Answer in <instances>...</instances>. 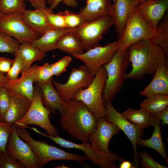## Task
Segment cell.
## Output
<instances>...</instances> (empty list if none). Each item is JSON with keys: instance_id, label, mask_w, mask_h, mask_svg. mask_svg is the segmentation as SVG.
Wrapping results in <instances>:
<instances>
[{"instance_id": "obj_1", "label": "cell", "mask_w": 168, "mask_h": 168, "mask_svg": "<svg viewBox=\"0 0 168 168\" xmlns=\"http://www.w3.org/2000/svg\"><path fill=\"white\" fill-rule=\"evenodd\" d=\"M128 50L132 68L125 74V80H139L146 74L154 76L158 68L168 64V58L163 49L148 40L133 44Z\"/></svg>"}, {"instance_id": "obj_2", "label": "cell", "mask_w": 168, "mask_h": 168, "mask_svg": "<svg viewBox=\"0 0 168 168\" xmlns=\"http://www.w3.org/2000/svg\"><path fill=\"white\" fill-rule=\"evenodd\" d=\"M66 103L67 112L65 116H61V128L82 142L88 141L89 134L96 128L97 119L82 101L72 99Z\"/></svg>"}, {"instance_id": "obj_3", "label": "cell", "mask_w": 168, "mask_h": 168, "mask_svg": "<svg viewBox=\"0 0 168 168\" xmlns=\"http://www.w3.org/2000/svg\"><path fill=\"white\" fill-rule=\"evenodd\" d=\"M15 130L19 137L31 148L35 156L39 168H43L47 163L53 160H66L82 162L87 160L85 156L65 151L44 141L35 140L26 128L16 126Z\"/></svg>"}, {"instance_id": "obj_4", "label": "cell", "mask_w": 168, "mask_h": 168, "mask_svg": "<svg viewBox=\"0 0 168 168\" xmlns=\"http://www.w3.org/2000/svg\"><path fill=\"white\" fill-rule=\"evenodd\" d=\"M128 49H118L111 60L103 65L107 74L102 93L104 102L111 101L122 88L130 62Z\"/></svg>"}, {"instance_id": "obj_5", "label": "cell", "mask_w": 168, "mask_h": 168, "mask_svg": "<svg viewBox=\"0 0 168 168\" xmlns=\"http://www.w3.org/2000/svg\"><path fill=\"white\" fill-rule=\"evenodd\" d=\"M107 77L106 70L102 66L95 74L91 84L86 88L78 90L73 96V99L83 102L97 119L105 118L106 115L102 93Z\"/></svg>"}, {"instance_id": "obj_6", "label": "cell", "mask_w": 168, "mask_h": 168, "mask_svg": "<svg viewBox=\"0 0 168 168\" xmlns=\"http://www.w3.org/2000/svg\"><path fill=\"white\" fill-rule=\"evenodd\" d=\"M41 91L37 85L34 87V93L31 105L25 115L14 123L16 127L30 124L38 126L44 129L46 134L52 136H59L58 131L51 123L49 115L50 111L43 104Z\"/></svg>"}, {"instance_id": "obj_7", "label": "cell", "mask_w": 168, "mask_h": 168, "mask_svg": "<svg viewBox=\"0 0 168 168\" xmlns=\"http://www.w3.org/2000/svg\"><path fill=\"white\" fill-rule=\"evenodd\" d=\"M39 134L48 138L60 146L68 148H74L82 151L85 156L91 163L98 165L102 168H114L117 167L115 163L117 161L120 162L124 159L114 152L110 151L108 153L100 152L95 149L89 141L82 142L77 144L67 140L59 136L54 137L49 136L40 131Z\"/></svg>"}, {"instance_id": "obj_8", "label": "cell", "mask_w": 168, "mask_h": 168, "mask_svg": "<svg viewBox=\"0 0 168 168\" xmlns=\"http://www.w3.org/2000/svg\"><path fill=\"white\" fill-rule=\"evenodd\" d=\"M154 31L135 8L128 20L120 36L117 41L118 49H127L131 45L140 41L148 40Z\"/></svg>"}, {"instance_id": "obj_9", "label": "cell", "mask_w": 168, "mask_h": 168, "mask_svg": "<svg viewBox=\"0 0 168 168\" xmlns=\"http://www.w3.org/2000/svg\"><path fill=\"white\" fill-rule=\"evenodd\" d=\"M114 25L112 17L108 16L86 22L82 25L73 28L70 32L80 39L84 50L87 51L100 46V42L103 35Z\"/></svg>"}, {"instance_id": "obj_10", "label": "cell", "mask_w": 168, "mask_h": 168, "mask_svg": "<svg viewBox=\"0 0 168 168\" xmlns=\"http://www.w3.org/2000/svg\"><path fill=\"white\" fill-rule=\"evenodd\" d=\"M0 31L13 37L21 44L32 42L40 36L24 21L21 12L3 13L0 18Z\"/></svg>"}, {"instance_id": "obj_11", "label": "cell", "mask_w": 168, "mask_h": 168, "mask_svg": "<svg viewBox=\"0 0 168 168\" xmlns=\"http://www.w3.org/2000/svg\"><path fill=\"white\" fill-rule=\"evenodd\" d=\"M95 76L85 65L72 68L68 81L63 84L53 81L55 88L65 102L73 99L75 93L81 88L87 87L92 82Z\"/></svg>"}, {"instance_id": "obj_12", "label": "cell", "mask_w": 168, "mask_h": 168, "mask_svg": "<svg viewBox=\"0 0 168 168\" xmlns=\"http://www.w3.org/2000/svg\"><path fill=\"white\" fill-rule=\"evenodd\" d=\"M111 102L108 100L104 102L106 111L105 118L108 121L116 125L131 141L134 148L132 163L135 168H138L140 163L137 151V142L144 135L143 129L130 123L116 110Z\"/></svg>"}, {"instance_id": "obj_13", "label": "cell", "mask_w": 168, "mask_h": 168, "mask_svg": "<svg viewBox=\"0 0 168 168\" xmlns=\"http://www.w3.org/2000/svg\"><path fill=\"white\" fill-rule=\"evenodd\" d=\"M118 49L117 41L104 46H97L80 54H74V58L83 62L90 72L95 76L99 68L112 59Z\"/></svg>"}, {"instance_id": "obj_14", "label": "cell", "mask_w": 168, "mask_h": 168, "mask_svg": "<svg viewBox=\"0 0 168 168\" xmlns=\"http://www.w3.org/2000/svg\"><path fill=\"white\" fill-rule=\"evenodd\" d=\"M15 126L6 146L7 152L26 168H39L35 156L30 145L18 135Z\"/></svg>"}, {"instance_id": "obj_15", "label": "cell", "mask_w": 168, "mask_h": 168, "mask_svg": "<svg viewBox=\"0 0 168 168\" xmlns=\"http://www.w3.org/2000/svg\"><path fill=\"white\" fill-rule=\"evenodd\" d=\"M120 129L114 124L108 121L105 118L97 119L95 130L88 137L91 144L96 150L108 153L110 142L112 137L118 134Z\"/></svg>"}, {"instance_id": "obj_16", "label": "cell", "mask_w": 168, "mask_h": 168, "mask_svg": "<svg viewBox=\"0 0 168 168\" xmlns=\"http://www.w3.org/2000/svg\"><path fill=\"white\" fill-rule=\"evenodd\" d=\"M135 9L155 30L167 11L168 0H147L138 4Z\"/></svg>"}, {"instance_id": "obj_17", "label": "cell", "mask_w": 168, "mask_h": 168, "mask_svg": "<svg viewBox=\"0 0 168 168\" xmlns=\"http://www.w3.org/2000/svg\"><path fill=\"white\" fill-rule=\"evenodd\" d=\"M35 83L41 90L42 101L44 106L53 114L57 110L61 116H65L67 112L66 103L54 87L53 77L46 82Z\"/></svg>"}, {"instance_id": "obj_18", "label": "cell", "mask_w": 168, "mask_h": 168, "mask_svg": "<svg viewBox=\"0 0 168 168\" xmlns=\"http://www.w3.org/2000/svg\"><path fill=\"white\" fill-rule=\"evenodd\" d=\"M53 13V10L47 7L34 10L26 9L21 12L25 22L40 37L54 28L49 25L47 20L48 14Z\"/></svg>"}, {"instance_id": "obj_19", "label": "cell", "mask_w": 168, "mask_h": 168, "mask_svg": "<svg viewBox=\"0 0 168 168\" xmlns=\"http://www.w3.org/2000/svg\"><path fill=\"white\" fill-rule=\"evenodd\" d=\"M41 67L36 65L31 66L21 74L19 78L15 80H9L6 87L13 92L22 94L32 101L34 93L33 84Z\"/></svg>"}, {"instance_id": "obj_20", "label": "cell", "mask_w": 168, "mask_h": 168, "mask_svg": "<svg viewBox=\"0 0 168 168\" xmlns=\"http://www.w3.org/2000/svg\"><path fill=\"white\" fill-rule=\"evenodd\" d=\"M138 3L133 0H115L112 4V17L118 38L127 22Z\"/></svg>"}, {"instance_id": "obj_21", "label": "cell", "mask_w": 168, "mask_h": 168, "mask_svg": "<svg viewBox=\"0 0 168 168\" xmlns=\"http://www.w3.org/2000/svg\"><path fill=\"white\" fill-rule=\"evenodd\" d=\"M8 89L11 94V101L3 121L14 124L25 115L32 101L22 94Z\"/></svg>"}, {"instance_id": "obj_22", "label": "cell", "mask_w": 168, "mask_h": 168, "mask_svg": "<svg viewBox=\"0 0 168 168\" xmlns=\"http://www.w3.org/2000/svg\"><path fill=\"white\" fill-rule=\"evenodd\" d=\"M86 5L78 14L86 22L111 16L112 4L110 0H86Z\"/></svg>"}, {"instance_id": "obj_23", "label": "cell", "mask_w": 168, "mask_h": 168, "mask_svg": "<svg viewBox=\"0 0 168 168\" xmlns=\"http://www.w3.org/2000/svg\"><path fill=\"white\" fill-rule=\"evenodd\" d=\"M139 94L146 97L158 94L168 95V64L158 68L152 81Z\"/></svg>"}, {"instance_id": "obj_24", "label": "cell", "mask_w": 168, "mask_h": 168, "mask_svg": "<svg viewBox=\"0 0 168 168\" xmlns=\"http://www.w3.org/2000/svg\"><path fill=\"white\" fill-rule=\"evenodd\" d=\"M73 29L53 28L33 41L31 44L44 53L57 49V44L60 38L65 34L71 32Z\"/></svg>"}, {"instance_id": "obj_25", "label": "cell", "mask_w": 168, "mask_h": 168, "mask_svg": "<svg viewBox=\"0 0 168 168\" xmlns=\"http://www.w3.org/2000/svg\"><path fill=\"white\" fill-rule=\"evenodd\" d=\"M153 116L152 126L154 127V130L152 136L149 139L146 140L140 138L137 142V145L155 150L161 156L168 165V158L165 146L162 141L160 128L161 121L157 117Z\"/></svg>"}, {"instance_id": "obj_26", "label": "cell", "mask_w": 168, "mask_h": 168, "mask_svg": "<svg viewBox=\"0 0 168 168\" xmlns=\"http://www.w3.org/2000/svg\"><path fill=\"white\" fill-rule=\"evenodd\" d=\"M16 53L19 55L21 61V74L26 71L34 62L42 60L45 56V53L33 46L31 42L21 43Z\"/></svg>"}, {"instance_id": "obj_27", "label": "cell", "mask_w": 168, "mask_h": 168, "mask_svg": "<svg viewBox=\"0 0 168 168\" xmlns=\"http://www.w3.org/2000/svg\"><path fill=\"white\" fill-rule=\"evenodd\" d=\"M121 114L128 121L140 128L143 129L152 126L153 117L143 109L128 108Z\"/></svg>"}, {"instance_id": "obj_28", "label": "cell", "mask_w": 168, "mask_h": 168, "mask_svg": "<svg viewBox=\"0 0 168 168\" xmlns=\"http://www.w3.org/2000/svg\"><path fill=\"white\" fill-rule=\"evenodd\" d=\"M57 49L67 53L72 56L84 53V49L80 39L71 32L63 35L59 40Z\"/></svg>"}, {"instance_id": "obj_29", "label": "cell", "mask_w": 168, "mask_h": 168, "mask_svg": "<svg viewBox=\"0 0 168 168\" xmlns=\"http://www.w3.org/2000/svg\"><path fill=\"white\" fill-rule=\"evenodd\" d=\"M164 50L168 57V14L167 12L158 25L152 36L148 40Z\"/></svg>"}, {"instance_id": "obj_30", "label": "cell", "mask_w": 168, "mask_h": 168, "mask_svg": "<svg viewBox=\"0 0 168 168\" xmlns=\"http://www.w3.org/2000/svg\"><path fill=\"white\" fill-rule=\"evenodd\" d=\"M168 105V95L158 94L147 97L140 104V106L152 114L162 110Z\"/></svg>"}, {"instance_id": "obj_31", "label": "cell", "mask_w": 168, "mask_h": 168, "mask_svg": "<svg viewBox=\"0 0 168 168\" xmlns=\"http://www.w3.org/2000/svg\"><path fill=\"white\" fill-rule=\"evenodd\" d=\"M20 43L13 37L0 31V52L15 54Z\"/></svg>"}, {"instance_id": "obj_32", "label": "cell", "mask_w": 168, "mask_h": 168, "mask_svg": "<svg viewBox=\"0 0 168 168\" xmlns=\"http://www.w3.org/2000/svg\"><path fill=\"white\" fill-rule=\"evenodd\" d=\"M26 0H0V9L3 13L22 12L26 9Z\"/></svg>"}, {"instance_id": "obj_33", "label": "cell", "mask_w": 168, "mask_h": 168, "mask_svg": "<svg viewBox=\"0 0 168 168\" xmlns=\"http://www.w3.org/2000/svg\"><path fill=\"white\" fill-rule=\"evenodd\" d=\"M15 125L0 120V156L7 152L6 146Z\"/></svg>"}, {"instance_id": "obj_34", "label": "cell", "mask_w": 168, "mask_h": 168, "mask_svg": "<svg viewBox=\"0 0 168 168\" xmlns=\"http://www.w3.org/2000/svg\"><path fill=\"white\" fill-rule=\"evenodd\" d=\"M59 12L64 18L67 28H75L86 22L78 13L76 14L67 10Z\"/></svg>"}, {"instance_id": "obj_35", "label": "cell", "mask_w": 168, "mask_h": 168, "mask_svg": "<svg viewBox=\"0 0 168 168\" xmlns=\"http://www.w3.org/2000/svg\"><path fill=\"white\" fill-rule=\"evenodd\" d=\"M10 101L11 94L9 90L5 86H0V118L2 121H3Z\"/></svg>"}, {"instance_id": "obj_36", "label": "cell", "mask_w": 168, "mask_h": 168, "mask_svg": "<svg viewBox=\"0 0 168 168\" xmlns=\"http://www.w3.org/2000/svg\"><path fill=\"white\" fill-rule=\"evenodd\" d=\"M72 60L70 56H66L55 63L50 64L53 75L58 76L63 72H65L67 71V68Z\"/></svg>"}, {"instance_id": "obj_37", "label": "cell", "mask_w": 168, "mask_h": 168, "mask_svg": "<svg viewBox=\"0 0 168 168\" xmlns=\"http://www.w3.org/2000/svg\"><path fill=\"white\" fill-rule=\"evenodd\" d=\"M138 155L141 160H139V166L143 168H167L154 160L150 154L145 151L138 152Z\"/></svg>"}, {"instance_id": "obj_38", "label": "cell", "mask_w": 168, "mask_h": 168, "mask_svg": "<svg viewBox=\"0 0 168 168\" xmlns=\"http://www.w3.org/2000/svg\"><path fill=\"white\" fill-rule=\"evenodd\" d=\"M20 161L15 159L7 152L0 156V168H26Z\"/></svg>"}, {"instance_id": "obj_39", "label": "cell", "mask_w": 168, "mask_h": 168, "mask_svg": "<svg viewBox=\"0 0 168 168\" xmlns=\"http://www.w3.org/2000/svg\"><path fill=\"white\" fill-rule=\"evenodd\" d=\"M15 58L14 62L9 71L6 75L10 80H15L18 79V76L21 73L22 68V63L19 55L16 53L15 54Z\"/></svg>"}, {"instance_id": "obj_40", "label": "cell", "mask_w": 168, "mask_h": 168, "mask_svg": "<svg viewBox=\"0 0 168 168\" xmlns=\"http://www.w3.org/2000/svg\"><path fill=\"white\" fill-rule=\"evenodd\" d=\"M50 64L46 63L41 66V68L36 77L35 83H44L53 77Z\"/></svg>"}, {"instance_id": "obj_41", "label": "cell", "mask_w": 168, "mask_h": 168, "mask_svg": "<svg viewBox=\"0 0 168 168\" xmlns=\"http://www.w3.org/2000/svg\"><path fill=\"white\" fill-rule=\"evenodd\" d=\"M47 20L49 25L53 27L67 28L64 18L59 12L56 14L54 13L49 14Z\"/></svg>"}, {"instance_id": "obj_42", "label": "cell", "mask_w": 168, "mask_h": 168, "mask_svg": "<svg viewBox=\"0 0 168 168\" xmlns=\"http://www.w3.org/2000/svg\"><path fill=\"white\" fill-rule=\"evenodd\" d=\"M61 2L63 4L69 7H75L78 5L76 0H48L47 2L50 5L49 8L53 10L57 8L59 4Z\"/></svg>"}, {"instance_id": "obj_43", "label": "cell", "mask_w": 168, "mask_h": 168, "mask_svg": "<svg viewBox=\"0 0 168 168\" xmlns=\"http://www.w3.org/2000/svg\"><path fill=\"white\" fill-rule=\"evenodd\" d=\"M14 60L4 57H0V72L7 73L12 65Z\"/></svg>"}, {"instance_id": "obj_44", "label": "cell", "mask_w": 168, "mask_h": 168, "mask_svg": "<svg viewBox=\"0 0 168 168\" xmlns=\"http://www.w3.org/2000/svg\"><path fill=\"white\" fill-rule=\"evenodd\" d=\"M161 121V125H165L168 124V107H167L162 110L155 114H152Z\"/></svg>"}, {"instance_id": "obj_45", "label": "cell", "mask_w": 168, "mask_h": 168, "mask_svg": "<svg viewBox=\"0 0 168 168\" xmlns=\"http://www.w3.org/2000/svg\"><path fill=\"white\" fill-rule=\"evenodd\" d=\"M26 0L28 1L35 8H43L47 7L45 0Z\"/></svg>"}, {"instance_id": "obj_46", "label": "cell", "mask_w": 168, "mask_h": 168, "mask_svg": "<svg viewBox=\"0 0 168 168\" xmlns=\"http://www.w3.org/2000/svg\"><path fill=\"white\" fill-rule=\"evenodd\" d=\"M4 74V73L0 72V86H6L9 81Z\"/></svg>"}, {"instance_id": "obj_47", "label": "cell", "mask_w": 168, "mask_h": 168, "mask_svg": "<svg viewBox=\"0 0 168 168\" xmlns=\"http://www.w3.org/2000/svg\"><path fill=\"white\" fill-rule=\"evenodd\" d=\"M120 168H135L132 163L131 162L124 160L121 162L119 166Z\"/></svg>"}, {"instance_id": "obj_48", "label": "cell", "mask_w": 168, "mask_h": 168, "mask_svg": "<svg viewBox=\"0 0 168 168\" xmlns=\"http://www.w3.org/2000/svg\"><path fill=\"white\" fill-rule=\"evenodd\" d=\"M55 168H69V167L65 166L64 164L60 165L54 167Z\"/></svg>"}, {"instance_id": "obj_49", "label": "cell", "mask_w": 168, "mask_h": 168, "mask_svg": "<svg viewBox=\"0 0 168 168\" xmlns=\"http://www.w3.org/2000/svg\"><path fill=\"white\" fill-rule=\"evenodd\" d=\"M137 2L138 4L139 3H140L141 2H142L145 1H146L147 0H133Z\"/></svg>"}, {"instance_id": "obj_50", "label": "cell", "mask_w": 168, "mask_h": 168, "mask_svg": "<svg viewBox=\"0 0 168 168\" xmlns=\"http://www.w3.org/2000/svg\"><path fill=\"white\" fill-rule=\"evenodd\" d=\"M3 14V13L0 9V18L1 17V16H2Z\"/></svg>"}, {"instance_id": "obj_51", "label": "cell", "mask_w": 168, "mask_h": 168, "mask_svg": "<svg viewBox=\"0 0 168 168\" xmlns=\"http://www.w3.org/2000/svg\"><path fill=\"white\" fill-rule=\"evenodd\" d=\"M113 0L114 1L115 0Z\"/></svg>"}, {"instance_id": "obj_52", "label": "cell", "mask_w": 168, "mask_h": 168, "mask_svg": "<svg viewBox=\"0 0 168 168\" xmlns=\"http://www.w3.org/2000/svg\"><path fill=\"white\" fill-rule=\"evenodd\" d=\"M0 120H1V119H0Z\"/></svg>"}]
</instances>
